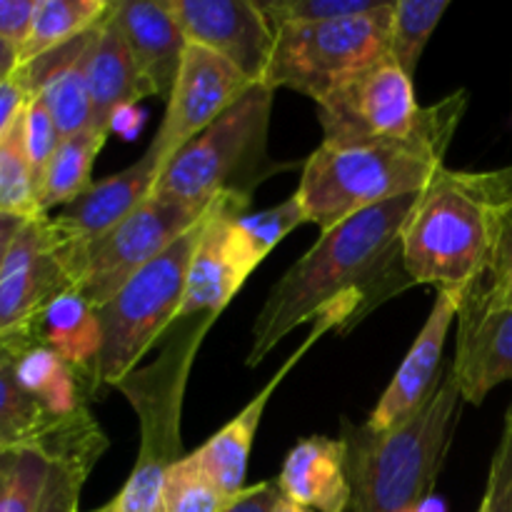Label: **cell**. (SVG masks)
Here are the masks:
<instances>
[{
  "label": "cell",
  "mask_w": 512,
  "mask_h": 512,
  "mask_svg": "<svg viewBox=\"0 0 512 512\" xmlns=\"http://www.w3.org/2000/svg\"><path fill=\"white\" fill-rule=\"evenodd\" d=\"M423 193V190H420ZM420 193L363 210L328 233L270 288L255 315L245 365L263 363L293 330L318 320L348 333L393 295L413 288L405 273L400 233Z\"/></svg>",
  "instance_id": "cell-1"
},
{
  "label": "cell",
  "mask_w": 512,
  "mask_h": 512,
  "mask_svg": "<svg viewBox=\"0 0 512 512\" xmlns=\"http://www.w3.org/2000/svg\"><path fill=\"white\" fill-rule=\"evenodd\" d=\"M465 108L468 93L458 90L430 105L428 123L410 138L355 145L320 143L305 160L295 190L308 223L328 233L363 210L428 188L445 168V153Z\"/></svg>",
  "instance_id": "cell-2"
},
{
  "label": "cell",
  "mask_w": 512,
  "mask_h": 512,
  "mask_svg": "<svg viewBox=\"0 0 512 512\" xmlns=\"http://www.w3.org/2000/svg\"><path fill=\"white\" fill-rule=\"evenodd\" d=\"M512 205V165L488 173L443 168L418 195L400 233L405 273L463 303L493 258L500 220Z\"/></svg>",
  "instance_id": "cell-3"
},
{
  "label": "cell",
  "mask_w": 512,
  "mask_h": 512,
  "mask_svg": "<svg viewBox=\"0 0 512 512\" xmlns=\"http://www.w3.org/2000/svg\"><path fill=\"white\" fill-rule=\"evenodd\" d=\"M453 368L445 365L425 403L395 428L340 423L353 512H408L430 498L463 413Z\"/></svg>",
  "instance_id": "cell-4"
},
{
  "label": "cell",
  "mask_w": 512,
  "mask_h": 512,
  "mask_svg": "<svg viewBox=\"0 0 512 512\" xmlns=\"http://www.w3.org/2000/svg\"><path fill=\"white\" fill-rule=\"evenodd\" d=\"M215 320V315L175 320L160 340L158 358L130 370L115 385L138 415V460L118 495L90 512H165V478L185 458L180 440L185 388L195 355Z\"/></svg>",
  "instance_id": "cell-5"
},
{
  "label": "cell",
  "mask_w": 512,
  "mask_h": 512,
  "mask_svg": "<svg viewBox=\"0 0 512 512\" xmlns=\"http://www.w3.org/2000/svg\"><path fill=\"white\" fill-rule=\"evenodd\" d=\"M273 95L265 83L250 85L228 113L160 170L153 198L195 210L225 193L253 200L255 188L280 170L268 155Z\"/></svg>",
  "instance_id": "cell-6"
},
{
  "label": "cell",
  "mask_w": 512,
  "mask_h": 512,
  "mask_svg": "<svg viewBox=\"0 0 512 512\" xmlns=\"http://www.w3.org/2000/svg\"><path fill=\"white\" fill-rule=\"evenodd\" d=\"M203 218L98 308L103 328V348L95 363L98 390L115 388L130 370L138 368L145 353L153 350L178 320L190 258L203 233Z\"/></svg>",
  "instance_id": "cell-7"
},
{
  "label": "cell",
  "mask_w": 512,
  "mask_h": 512,
  "mask_svg": "<svg viewBox=\"0 0 512 512\" xmlns=\"http://www.w3.org/2000/svg\"><path fill=\"white\" fill-rule=\"evenodd\" d=\"M393 5L390 0L373 15L275 30L263 83L273 90H298L320 105L350 80L390 60Z\"/></svg>",
  "instance_id": "cell-8"
},
{
  "label": "cell",
  "mask_w": 512,
  "mask_h": 512,
  "mask_svg": "<svg viewBox=\"0 0 512 512\" xmlns=\"http://www.w3.org/2000/svg\"><path fill=\"white\" fill-rule=\"evenodd\" d=\"M205 210L168 203L150 195L110 233L95 240L73 265V290L95 310L120 293L125 283L148 268L180 235L188 233Z\"/></svg>",
  "instance_id": "cell-9"
},
{
  "label": "cell",
  "mask_w": 512,
  "mask_h": 512,
  "mask_svg": "<svg viewBox=\"0 0 512 512\" xmlns=\"http://www.w3.org/2000/svg\"><path fill=\"white\" fill-rule=\"evenodd\" d=\"M430 108L415 100L413 78L393 58L335 90L318 105L323 143L355 145L410 138L428 123Z\"/></svg>",
  "instance_id": "cell-10"
},
{
  "label": "cell",
  "mask_w": 512,
  "mask_h": 512,
  "mask_svg": "<svg viewBox=\"0 0 512 512\" xmlns=\"http://www.w3.org/2000/svg\"><path fill=\"white\" fill-rule=\"evenodd\" d=\"M250 80L238 68L220 55L188 43L180 63L178 78L168 95L163 123L148 145L158 158L160 170L203 130H208L223 113H228L245 90Z\"/></svg>",
  "instance_id": "cell-11"
},
{
  "label": "cell",
  "mask_w": 512,
  "mask_h": 512,
  "mask_svg": "<svg viewBox=\"0 0 512 512\" xmlns=\"http://www.w3.org/2000/svg\"><path fill=\"white\" fill-rule=\"evenodd\" d=\"M13 365H0V450H35L50 463L78 465L90 473L108 450V435L98 420L93 413L78 418L48 413L20 388Z\"/></svg>",
  "instance_id": "cell-12"
},
{
  "label": "cell",
  "mask_w": 512,
  "mask_h": 512,
  "mask_svg": "<svg viewBox=\"0 0 512 512\" xmlns=\"http://www.w3.org/2000/svg\"><path fill=\"white\" fill-rule=\"evenodd\" d=\"M250 198L218 195L208 205L203 218V233L193 250L188 268V285L180 305V318L215 315L218 318L230 300L238 295L245 280L255 273L258 263L250 258L235 218L248 213Z\"/></svg>",
  "instance_id": "cell-13"
},
{
  "label": "cell",
  "mask_w": 512,
  "mask_h": 512,
  "mask_svg": "<svg viewBox=\"0 0 512 512\" xmlns=\"http://www.w3.org/2000/svg\"><path fill=\"white\" fill-rule=\"evenodd\" d=\"M65 290H73V280L60 255L50 215L28 220L0 273V338H35L38 318Z\"/></svg>",
  "instance_id": "cell-14"
},
{
  "label": "cell",
  "mask_w": 512,
  "mask_h": 512,
  "mask_svg": "<svg viewBox=\"0 0 512 512\" xmlns=\"http://www.w3.org/2000/svg\"><path fill=\"white\" fill-rule=\"evenodd\" d=\"M185 40L228 60L250 83H263L275 30L255 0H165Z\"/></svg>",
  "instance_id": "cell-15"
},
{
  "label": "cell",
  "mask_w": 512,
  "mask_h": 512,
  "mask_svg": "<svg viewBox=\"0 0 512 512\" xmlns=\"http://www.w3.org/2000/svg\"><path fill=\"white\" fill-rule=\"evenodd\" d=\"M158 175L160 163L148 148L133 165L93 183L73 203L60 208L58 215H50L70 280L75 260L153 195Z\"/></svg>",
  "instance_id": "cell-16"
},
{
  "label": "cell",
  "mask_w": 512,
  "mask_h": 512,
  "mask_svg": "<svg viewBox=\"0 0 512 512\" xmlns=\"http://www.w3.org/2000/svg\"><path fill=\"white\" fill-rule=\"evenodd\" d=\"M450 368L470 405H483L498 385L512 383V305L490 308L470 295L460 303Z\"/></svg>",
  "instance_id": "cell-17"
},
{
  "label": "cell",
  "mask_w": 512,
  "mask_h": 512,
  "mask_svg": "<svg viewBox=\"0 0 512 512\" xmlns=\"http://www.w3.org/2000/svg\"><path fill=\"white\" fill-rule=\"evenodd\" d=\"M458 310L460 300L455 295H435L433 310H430L428 320L420 328L413 348L408 350L400 368L395 370L383 398L378 400L368 423H365L370 430L385 433V430L395 428L403 420H408L425 403V398L433 393V388L438 385L440 375L445 370V340H448L450 328H453L455 318H458Z\"/></svg>",
  "instance_id": "cell-18"
},
{
  "label": "cell",
  "mask_w": 512,
  "mask_h": 512,
  "mask_svg": "<svg viewBox=\"0 0 512 512\" xmlns=\"http://www.w3.org/2000/svg\"><path fill=\"white\" fill-rule=\"evenodd\" d=\"M103 23V20H100ZM98 23V25H100ZM98 25L70 40L63 48L18 68L13 75L25 88L28 98H40L53 115L60 138L93 128V105H90L88 63Z\"/></svg>",
  "instance_id": "cell-19"
},
{
  "label": "cell",
  "mask_w": 512,
  "mask_h": 512,
  "mask_svg": "<svg viewBox=\"0 0 512 512\" xmlns=\"http://www.w3.org/2000/svg\"><path fill=\"white\" fill-rule=\"evenodd\" d=\"M333 330L338 328H335L330 320H318V323H313V330H310L308 338L303 340V345L285 360V365L270 378V383L265 385V388L260 390V393L255 395V398L250 400L228 425H223L208 443L200 445L193 453L195 458H198V463L208 470L210 478L215 480V485H218L228 498H235L240 490H245L250 450H253V440L255 435H258L260 420H263L265 408H268V400L273 398L275 390L280 388L285 375L303 360V355L308 353L323 335L333 333Z\"/></svg>",
  "instance_id": "cell-20"
},
{
  "label": "cell",
  "mask_w": 512,
  "mask_h": 512,
  "mask_svg": "<svg viewBox=\"0 0 512 512\" xmlns=\"http://www.w3.org/2000/svg\"><path fill=\"white\" fill-rule=\"evenodd\" d=\"M113 18L128 43L130 55L153 95L168 100L188 48L178 20L165 0H120Z\"/></svg>",
  "instance_id": "cell-21"
},
{
  "label": "cell",
  "mask_w": 512,
  "mask_h": 512,
  "mask_svg": "<svg viewBox=\"0 0 512 512\" xmlns=\"http://www.w3.org/2000/svg\"><path fill=\"white\" fill-rule=\"evenodd\" d=\"M285 500L305 510L348 512L353 503L345 473V443L313 435L293 445L278 478Z\"/></svg>",
  "instance_id": "cell-22"
},
{
  "label": "cell",
  "mask_w": 512,
  "mask_h": 512,
  "mask_svg": "<svg viewBox=\"0 0 512 512\" xmlns=\"http://www.w3.org/2000/svg\"><path fill=\"white\" fill-rule=\"evenodd\" d=\"M88 88L90 105H93V128L108 135L113 130L115 115L153 95L115 23L113 8L98 25V35L90 50Z\"/></svg>",
  "instance_id": "cell-23"
},
{
  "label": "cell",
  "mask_w": 512,
  "mask_h": 512,
  "mask_svg": "<svg viewBox=\"0 0 512 512\" xmlns=\"http://www.w3.org/2000/svg\"><path fill=\"white\" fill-rule=\"evenodd\" d=\"M35 338L40 345L58 353L70 368L78 370L95 388V363L103 348V328H100L98 310L78 293L65 290L60 293L35 323Z\"/></svg>",
  "instance_id": "cell-24"
},
{
  "label": "cell",
  "mask_w": 512,
  "mask_h": 512,
  "mask_svg": "<svg viewBox=\"0 0 512 512\" xmlns=\"http://www.w3.org/2000/svg\"><path fill=\"white\" fill-rule=\"evenodd\" d=\"M13 370L20 388L33 395L48 413L58 418H78L90 413L88 395H95L90 383L45 345L38 343L25 350L15 360Z\"/></svg>",
  "instance_id": "cell-25"
},
{
  "label": "cell",
  "mask_w": 512,
  "mask_h": 512,
  "mask_svg": "<svg viewBox=\"0 0 512 512\" xmlns=\"http://www.w3.org/2000/svg\"><path fill=\"white\" fill-rule=\"evenodd\" d=\"M105 140H108V133L88 128L83 133L70 135L58 145L38 185L40 213L50 215V210L65 208L93 185V178H90L93 163L103 150Z\"/></svg>",
  "instance_id": "cell-26"
},
{
  "label": "cell",
  "mask_w": 512,
  "mask_h": 512,
  "mask_svg": "<svg viewBox=\"0 0 512 512\" xmlns=\"http://www.w3.org/2000/svg\"><path fill=\"white\" fill-rule=\"evenodd\" d=\"M110 8L113 3L105 0H38L33 28L20 48V68L88 33L110 13Z\"/></svg>",
  "instance_id": "cell-27"
},
{
  "label": "cell",
  "mask_w": 512,
  "mask_h": 512,
  "mask_svg": "<svg viewBox=\"0 0 512 512\" xmlns=\"http://www.w3.org/2000/svg\"><path fill=\"white\" fill-rule=\"evenodd\" d=\"M0 213L20 215L25 220L43 215L38 208V188L25 148V108L0 140Z\"/></svg>",
  "instance_id": "cell-28"
},
{
  "label": "cell",
  "mask_w": 512,
  "mask_h": 512,
  "mask_svg": "<svg viewBox=\"0 0 512 512\" xmlns=\"http://www.w3.org/2000/svg\"><path fill=\"white\" fill-rule=\"evenodd\" d=\"M450 0H395L390 25V58L413 78L430 35L443 20Z\"/></svg>",
  "instance_id": "cell-29"
},
{
  "label": "cell",
  "mask_w": 512,
  "mask_h": 512,
  "mask_svg": "<svg viewBox=\"0 0 512 512\" xmlns=\"http://www.w3.org/2000/svg\"><path fill=\"white\" fill-rule=\"evenodd\" d=\"M163 500L165 512H223L230 503L193 453L168 470Z\"/></svg>",
  "instance_id": "cell-30"
},
{
  "label": "cell",
  "mask_w": 512,
  "mask_h": 512,
  "mask_svg": "<svg viewBox=\"0 0 512 512\" xmlns=\"http://www.w3.org/2000/svg\"><path fill=\"white\" fill-rule=\"evenodd\" d=\"M305 223H308V215H305L295 193L275 208L260 210V213H243L235 218L240 238H243L250 258L258 265L278 248L280 240L288 238L295 228Z\"/></svg>",
  "instance_id": "cell-31"
},
{
  "label": "cell",
  "mask_w": 512,
  "mask_h": 512,
  "mask_svg": "<svg viewBox=\"0 0 512 512\" xmlns=\"http://www.w3.org/2000/svg\"><path fill=\"white\" fill-rule=\"evenodd\" d=\"M388 3L390 0H268L258 5L268 18L270 28L280 30L288 25H313L373 15Z\"/></svg>",
  "instance_id": "cell-32"
},
{
  "label": "cell",
  "mask_w": 512,
  "mask_h": 512,
  "mask_svg": "<svg viewBox=\"0 0 512 512\" xmlns=\"http://www.w3.org/2000/svg\"><path fill=\"white\" fill-rule=\"evenodd\" d=\"M48 470L50 460L35 450L8 453V468L0 488V512H38Z\"/></svg>",
  "instance_id": "cell-33"
},
{
  "label": "cell",
  "mask_w": 512,
  "mask_h": 512,
  "mask_svg": "<svg viewBox=\"0 0 512 512\" xmlns=\"http://www.w3.org/2000/svg\"><path fill=\"white\" fill-rule=\"evenodd\" d=\"M478 303L490 305V308H505L512 305V205H508L500 220L498 240H495L493 258H490L488 270L483 280L475 285L470 293Z\"/></svg>",
  "instance_id": "cell-34"
},
{
  "label": "cell",
  "mask_w": 512,
  "mask_h": 512,
  "mask_svg": "<svg viewBox=\"0 0 512 512\" xmlns=\"http://www.w3.org/2000/svg\"><path fill=\"white\" fill-rule=\"evenodd\" d=\"M60 143H63L60 130L58 125H55L50 110L45 108L43 100L28 98V103H25V148H28L35 188H38L40 180H43L45 168H48V163L53 160Z\"/></svg>",
  "instance_id": "cell-35"
},
{
  "label": "cell",
  "mask_w": 512,
  "mask_h": 512,
  "mask_svg": "<svg viewBox=\"0 0 512 512\" xmlns=\"http://www.w3.org/2000/svg\"><path fill=\"white\" fill-rule=\"evenodd\" d=\"M480 508L483 512H512V403L505 413L503 433L493 453L488 488H485Z\"/></svg>",
  "instance_id": "cell-36"
},
{
  "label": "cell",
  "mask_w": 512,
  "mask_h": 512,
  "mask_svg": "<svg viewBox=\"0 0 512 512\" xmlns=\"http://www.w3.org/2000/svg\"><path fill=\"white\" fill-rule=\"evenodd\" d=\"M88 470L70 463H50L38 512H78L80 490L88 480Z\"/></svg>",
  "instance_id": "cell-37"
},
{
  "label": "cell",
  "mask_w": 512,
  "mask_h": 512,
  "mask_svg": "<svg viewBox=\"0 0 512 512\" xmlns=\"http://www.w3.org/2000/svg\"><path fill=\"white\" fill-rule=\"evenodd\" d=\"M35 8L38 0H0V38L18 48V53L33 28Z\"/></svg>",
  "instance_id": "cell-38"
},
{
  "label": "cell",
  "mask_w": 512,
  "mask_h": 512,
  "mask_svg": "<svg viewBox=\"0 0 512 512\" xmlns=\"http://www.w3.org/2000/svg\"><path fill=\"white\" fill-rule=\"evenodd\" d=\"M280 500H283V493H280L278 480H265V483L240 490L235 498H230L223 512H275Z\"/></svg>",
  "instance_id": "cell-39"
},
{
  "label": "cell",
  "mask_w": 512,
  "mask_h": 512,
  "mask_svg": "<svg viewBox=\"0 0 512 512\" xmlns=\"http://www.w3.org/2000/svg\"><path fill=\"white\" fill-rule=\"evenodd\" d=\"M25 103H28V93H25V88L18 80L10 78L0 83V140L13 128L18 115L23 113Z\"/></svg>",
  "instance_id": "cell-40"
},
{
  "label": "cell",
  "mask_w": 512,
  "mask_h": 512,
  "mask_svg": "<svg viewBox=\"0 0 512 512\" xmlns=\"http://www.w3.org/2000/svg\"><path fill=\"white\" fill-rule=\"evenodd\" d=\"M25 223H28V220L20 218V215L0 213V273H3V265L5 260H8L10 248H13L15 238H18Z\"/></svg>",
  "instance_id": "cell-41"
},
{
  "label": "cell",
  "mask_w": 512,
  "mask_h": 512,
  "mask_svg": "<svg viewBox=\"0 0 512 512\" xmlns=\"http://www.w3.org/2000/svg\"><path fill=\"white\" fill-rule=\"evenodd\" d=\"M38 345L33 335H10V338H0V365L15 363L20 355L28 348Z\"/></svg>",
  "instance_id": "cell-42"
},
{
  "label": "cell",
  "mask_w": 512,
  "mask_h": 512,
  "mask_svg": "<svg viewBox=\"0 0 512 512\" xmlns=\"http://www.w3.org/2000/svg\"><path fill=\"white\" fill-rule=\"evenodd\" d=\"M18 68H20L18 48H13V45L5 43V40L0 38V83L13 78V75L18 73Z\"/></svg>",
  "instance_id": "cell-43"
},
{
  "label": "cell",
  "mask_w": 512,
  "mask_h": 512,
  "mask_svg": "<svg viewBox=\"0 0 512 512\" xmlns=\"http://www.w3.org/2000/svg\"><path fill=\"white\" fill-rule=\"evenodd\" d=\"M408 512H448V505H445V500L440 498V495L433 493L430 498H425L418 508H413Z\"/></svg>",
  "instance_id": "cell-44"
},
{
  "label": "cell",
  "mask_w": 512,
  "mask_h": 512,
  "mask_svg": "<svg viewBox=\"0 0 512 512\" xmlns=\"http://www.w3.org/2000/svg\"><path fill=\"white\" fill-rule=\"evenodd\" d=\"M275 512H310V510H305V508H300V505H295V503H290V500H280V505L278 508H275Z\"/></svg>",
  "instance_id": "cell-45"
},
{
  "label": "cell",
  "mask_w": 512,
  "mask_h": 512,
  "mask_svg": "<svg viewBox=\"0 0 512 512\" xmlns=\"http://www.w3.org/2000/svg\"><path fill=\"white\" fill-rule=\"evenodd\" d=\"M5 468H8V453L0 455V488H3V480H5Z\"/></svg>",
  "instance_id": "cell-46"
},
{
  "label": "cell",
  "mask_w": 512,
  "mask_h": 512,
  "mask_svg": "<svg viewBox=\"0 0 512 512\" xmlns=\"http://www.w3.org/2000/svg\"><path fill=\"white\" fill-rule=\"evenodd\" d=\"M5 453V450H0V455H3Z\"/></svg>",
  "instance_id": "cell-47"
},
{
  "label": "cell",
  "mask_w": 512,
  "mask_h": 512,
  "mask_svg": "<svg viewBox=\"0 0 512 512\" xmlns=\"http://www.w3.org/2000/svg\"><path fill=\"white\" fill-rule=\"evenodd\" d=\"M478 512H483V508H478Z\"/></svg>",
  "instance_id": "cell-48"
},
{
  "label": "cell",
  "mask_w": 512,
  "mask_h": 512,
  "mask_svg": "<svg viewBox=\"0 0 512 512\" xmlns=\"http://www.w3.org/2000/svg\"><path fill=\"white\" fill-rule=\"evenodd\" d=\"M348 512H353V508H350V510H348Z\"/></svg>",
  "instance_id": "cell-49"
}]
</instances>
